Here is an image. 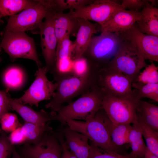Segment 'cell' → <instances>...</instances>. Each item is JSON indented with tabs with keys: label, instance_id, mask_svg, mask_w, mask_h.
Masks as SVG:
<instances>
[{
	"label": "cell",
	"instance_id": "6da1fadb",
	"mask_svg": "<svg viewBox=\"0 0 158 158\" xmlns=\"http://www.w3.org/2000/svg\"><path fill=\"white\" fill-rule=\"evenodd\" d=\"M97 74L98 72L95 71L82 76L72 73L70 75V73L63 75L64 76L62 78L59 75H55L57 87L54 96L45 107L57 113L63 104L70 102L78 95L95 85Z\"/></svg>",
	"mask_w": 158,
	"mask_h": 158
},
{
	"label": "cell",
	"instance_id": "7a4b0ae2",
	"mask_svg": "<svg viewBox=\"0 0 158 158\" xmlns=\"http://www.w3.org/2000/svg\"><path fill=\"white\" fill-rule=\"evenodd\" d=\"M104 94L96 84L75 101L62 106L56 113L55 120L62 126L67 120H81L86 121L93 118L97 112L102 108Z\"/></svg>",
	"mask_w": 158,
	"mask_h": 158
},
{
	"label": "cell",
	"instance_id": "3957f363",
	"mask_svg": "<svg viewBox=\"0 0 158 158\" xmlns=\"http://www.w3.org/2000/svg\"><path fill=\"white\" fill-rule=\"evenodd\" d=\"M103 109L98 111L92 118L86 121L67 120L65 125L70 129L86 137L94 145L103 150L118 153L119 147L113 142L104 123Z\"/></svg>",
	"mask_w": 158,
	"mask_h": 158
},
{
	"label": "cell",
	"instance_id": "277c9868",
	"mask_svg": "<svg viewBox=\"0 0 158 158\" xmlns=\"http://www.w3.org/2000/svg\"><path fill=\"white\" fill-rule=\"evenodd\" d=\"M101 32L100 35L92 37L85 53L90 65L99 70L106 67L113 58L122 40L118 33Z\"/></svg>",
	"mask_w": 158,
	"mask_h": 158
},
{
	"label": "cell",
	"instance_id": "5b68a950",
	"mask_svg": "<svg viewBox=\"0 0 158 158\" xmlns=\"http://www.w3.org/2000/svg\"><path fill=\"white\" fill-rule=\"evenodd\" d=\"M121 37L116 53L106 66L121 72L135 82L141 69L147 65L135 46Z\"/></svg>",
	"mask_w": 158,
	"mask_h": 158
},
{
	"label": "cell",
	"instance_id": "8992f818",
	"mask_svg": "<svg viewBox=\"0 0 158 158\" xmlns=\"http://www.w3.org/2000/svg\"><path fill=\"white\" fill-rule=\"evenodd\" d=\"M47 1L36 0L19 13L9 16L4 31L25 32L39 29L43 20L51 11Z\"/></svg>",
	"mask_w": 158,
	"mask_h": 158
},
{
	"label": "cell",
	"instance_id": "52a82bcc",
	"mask_svg": "<svg viewBox=\"0 0 158 158\" xmlns=\"http://www.w3.org/2000/svg\"><path fill=\"white\" fill-rule=\"evenodd\" d=\"M0 48L11 58L32 60L36 62L38 67H41V63L34 40L25 32L4 31Z\"/></svg>",
	"mask_w": 158,
	"mask_h": 158
},
{
	"label": "cell",
	"instance_id": "ba28073f",
	"mask_svg": "<svg viewBox=\"0 0 158 158\" xmlns=\"http://www.w3.org/2000/svg\"><path fill=\"white\" fill-rule=\"evenodd\" d=\"M131 80L121 72L106 66L98 72L96 84L105 94L136 99L132 89Z\"/></svg>",
	"mask_w": 158,
	"mask_h": 158
},
{
	"label": "cell",
	"instance_id": "9c48e42d",
	"mask_svg": "<svg viewBox=\"0 0 158 158\" xmlns=\"http://www.w3.org/2000/svg\"><path fill=\"white\" fill-rule=\"evenodd\" d=\"M137 101L104 94L102 108L113 122L130 124L137 120L136 110Z\"/></svg>",
	"mask_w": 158,
	"mask_h": 158
},
{
	"label": "cell",
	"instance_id": "30bf717a",
	"mask_svg": "<svg viewBox=\"0 0 158 158\" xmlns=\"http://www.w3.org/2000/svg\"><path fill=\"white\" fill-rule=\"evenodd\" d=\"M47 72L45 66L38 67L33 83L22 96L15 99L23 104L37 107L40 102L51 99L57 89V83L48 80L46 75Z\"/></svg>",
	"mask_w": 158,
	"mask_h": 158
},
{
	"label": "cell",
	"instance_id": "8fae6325",
	"mask_svg": "<svg viewBox=\"0 0 158 158\" xmlns=\"http://www.w3.org/2000/svg\"><path fill=\"white\" fill-rule=\"evenodd\" d=\"M122 8L121 4L115 0H95L89 4L70 10L69 12L74 18L94 21L102 26Z\"/></svg>",
	"mask_w": 158,
	"mask_h": 158
},
{
	"label": "cell",
	"instance_id": "7c38bea8",
	"mask_svg": "<svg viewBox=\"0 0 158 158\" xmlns=\"http://www.w3.org/2000/svg\"><path fill=\"white\" fill-rule=\"evenodd\" d=\"M62 145L52 129L45 132L37 143L26 142L19 153L23 158H61Z\"/></svg>",
	"mask_w": 158,
	"mask_h": 158
},
{
	"label": "cell",
	"instance_id": "4fadbf2b",
	"mask_svg": "<svg viewBox=\"0 0 158 158\" xmlns=\"http://www.w3.org/2000/svg\"><path fill=\"white\" fill-rule=\"evenodd\" d=\"M39 29L41 46L48 72L54 71L56 59L57 40L54 28L52 11H49L40 25Z\"/></svg>",
	"mask_w": 158,
	"mask_h": 158
},
{
	"label": "cell",
	"instance_id": "5bb4252c",
	"mask_svg": "<svg viewBox=\"0 0 158 158\" xmlns=\"http://www.w3.org/2000/svg\"><path fill=\"white\" fill-rule=\"evenodd\" d=\"M118 33L135 46L145 60L158 62V37L140 32L135 24L127 30Z\"/></svg>",
	"mask_w": 158,
	"mask_h": 158
},
{
	"label": "cell",
	"instance_id": "9a60e30c",
	"mask_svg": "<svg viewBox=\"0 0 158 158\" xmlns=\"http://www.w3.org/2000/svg\"><path fill=\"white\" fill-rule=\"evenodd\" d=\"M141 17V12L121 9L106 23L100 26V31L118 33L125 31L131 28Z\"/></svg>",
	"mask_w": 158,
	"mask_h": 158
},
{
	"label": "cell",
	"instance_id": "2e32d148",
	"mask_svg": "<svg viewBox=\"0 0 158 158\" xmlns=\"http://www.w3.org/2000/svg\"><path fill=\"white\" fill-rule=\"evenodd\" d=\"M77 19L78 24V29L75 40L74 42L73 60L83 56L87 50L93 35L100 31V26L98 23H93L83 19Z\"/></svg>",
	"mask_w": 158,
	"mask_h": 158
},
{
	"label": "cell",
	"instance_id": "e0dca14e",
	"mask_svg": "<svg viewBox=\"0 0 158 158\" xmlns=\"http://www.w3.org/2000/svg\"><path fill=\"white\" fill-rule=\"evenodd\" d=\"M9 103L11 109L16 111L25 122L40 126H45L52 120H55L56 113L48 112L43 109L39 111L20 103L10 97Z\"/></svg>",
	"mask_w": 158,
	"mask_h": 158
},
{
	"label": "cell",
	"instance_id": "ac0fdd59",
	"mask_svg": "<svg viewBox=\"0 0 158 158\" xmlns=\"http://www.w3.org/2000/svg\"><path fill=\"white\" fill-rule=\"evenodd\" d=\"M60 129L68 149L77 158H88L90 145L88 138L67 126Z\"/></svg>",
	"mask_w": 158,
	"mask_h": 158
},
{
	"label": "cell",
	"instance_id": "d6986e66",
	"mask_svg": "<svg viewBox=\"0 0 158 158\" xmlns=\"http://www.w3.org/2000/svg\"><path fill=\"white\" fill-rule=\"evenodd\" d=\"M140 19L135 25L141 32L158 37V9L151 5L141 11Z\"/></svg>",
	"mask_w": 158,
	"mask_h": 158
},
{
	"label": "cell",
	"instance_id": "ffe728a7",
	"mask_svg": "<svg viewBox=\"0 0 158 158\" xmlns=\"http://www.w3.org/2000/svg\"><path fill=\"white\" fill-rule=\"evenodd\" d=\"M54 28L57 43L65 37L70 36L76 27H78L77 18H73L69 12L52 11Z\"/></svg>",
	"mask_w": 158,
	"mask_h": 158
},
{
	"label": "cell",
	"instance_id": "44dd1931",
	"mask_svg": "<svg viewBox=\"0 0 158 158\" xmlns=\"http://www.w3.org/2000/svg\"><path fill=\"white\" fill-rule=\"evenodd\" d=\"M138 121H141L158 131V107L145 101L138 100L136 110Z\"/></svg>",
	"mask_w": 158,
	"mask_h": 158
},
{
	"label": "cell",
	"instance_id": "7402d4cb",
	"mask_svg": "<svg viewBox=\"0 0 158 158\" xmlns=\"http://www.w3.org/2000/svg\"><path fill=\"white\" fill-rule=\"evenodd\" d=\"M103 119L112 141L116 146L119 147L129 143V136L132 127L130 124L114 123L108 118L105 111Z\"/></svg>",
	"mask_w": 158,
	"mask_h": 158
},
{
	"label": "cell",
	"instance_id": "603a6c76",
	"mask_svg": "<svg viewBox=\"0 0 158 158\" xmlns=\"http://www.w3.org/2000/svg\"><path fill=\"white\" fill-rule=\"evenodd\" d=\"M133 124L128 138L132 150L130 153L138 158H144L147 147L143 140L137 120Z\"/></svg>",
	"mask_w": 158,
	"mask_h": 158
},
{
	"label": "cell",
	"instance_id": "cb8c5ba5",
	"mask_svg": "<svg viewBox=\"0 0 158 158\" xmlns=\"http://www.w3.org/2000/svg\"><path fill=\"white\" fill-rule=\"evenodd\" d=\"M25 76L24 71L20 67L12 66L7 68L3 74L2 80L6 89H16L24 84Z\"/></svg>",
	"mask_w": 158,
	"mask_h": 158
},
{
	"label": "cell",
	"instance_id": "d4e9b609",
	"mask_svg": "<svg viewBox=\"0 0 158 158\" xmlns=\"http://www.w3.org/2000/svg\"><path fill=\"white\" fill-rule=\"evenodd\" d=\"M36 0H0V20L16 15L33 4Z\"/></svg>",
	"mask_w": 158,
	"mask_h": 158
},
{
	"label": "cell",
	"instance_id": "484cf974",
	"mask_svg": "<svg viewBox=\"0 0 158 158\" xmlns=\"http://www.w3.org/2000/svg\"><path fill=\"white\" fill-rule=\"evenodd\" d=\"M48 124L45 126H40L25 122L21 128L26 142L32 144L38 142L45 132L52 129Z\"/></svg>",
	"mask_w": 158,
	"mask_h": 158
},
{
	"label": "cell",
	"instance_id": "4316f807",
	"mask_svg": "<svg viewBox=\"0 0 158 158\" xmlns=\"http://www.w3.org/2000/svg\"><path fill=\"white\" fill-rule=\"evenodd\" d=\"M132 87L135 98L138 100L147 98L158 102V83L144 84L135 82L132 83Z\"/></svg>",
	"mask_w": 158,
	"mask_h": 158
},
{
	"label": "cell",
	"instance_id": "83f0119b",
	"mask_svg": "<svg viewBox=\"0 0 158 158\" xmlns=\"http://www.w3.org/2000/svg\"><path fill=\"white\" fill-rule=\"evenodd\" d=\"M138 124L149 150L158 157V131H155L144 123L138 121Z\"/></svg>",
	"mask_w": 158,
	"mask_h": 158
},
{
	"label": "cell",
	"instance_id": "f1b7e54d",
	"mask_svg": "<svg viewBox=\"0 0 158 158\" xmlns=\"http://www.w3.org/2000/svg\"><path fill=\"white\" fill-rule=\"evenodd\" d=\"M92 0H52V10L56 12H63L66 9L74 10L92 3Z\"/></svg>",
	"mask_w": 158,
	"mask_h": 158
},
{
	"label": "cell",
	"instance_id": "f546056e",
	"mask_svg": "<svg viewBox=\"0 0 158 158\" xmlns=\"http://www.w3.org/2000/svg\"><path fill=\"white\" fill-rule=\"evenodd\" d=\"M70 36H66L57 43L56 61L68 58H72L75 48L74 42L70 39Z\"/></svg>",
	"mask_w": 158,
	"mask_h": 158
},
{
	"label": "cell",
	"instance_id": "4dcf8cb0",
	"mask_svg": "<svg viewBox=\"0 0 158 158\" xmlns=\"http://www.w3.org/2000/svg\"><path fill=\"white\" fill-rule=\"evenodd\" d=\"M135 82L144 84L158 83V67L153 62L140 72Z\"/></svg>",
	"mask_w": 158,
	"mask_h": 158
},
{
	"label": "cell",
	"instance_id": "1f68e13d",
	"mask_svg": "<svg viewBox=\"0 0 158 158\" xmlns=\"http://www.w3.org/2000/svg\"><path fill=\"white\" fill-rule=\"evenodd\" d=\"M88 158H138L130 153L122 155L118 153L106 151L95 146L91 143Z\"/></svg>",
	"mask_w": 158,
	"mask_h": 158
},
{
	"label": "cell",
	"instance_id": "d6a6232c",
	"mask_svg": "<svg viewBox=\"0 0 158 158\" xmlns=\"http://www.w3.org/2000/svg\"><path fill=\"white\" fill-rule=\"evenodd\" d=\"M98 70L91 66L86 58L82 56L73 60L72 73L78 76H84L90 73Z\"/></svg>",
	"mask_w": 158,
	"mask_h": 158
},
{
	"label": "cell",
	"instance_id": "836d02e7",
	"mask_svg": "<svg viewBox=\"0 0 158 158\" xmlns=\"http://www.w3.org/2000/svg\"><path fill=\"white\" fill-rule=\"evenodd\" d=\"M0 124L4 132H11L21 125L19 123L17 116L14 114L7 112L1 116Z\"/></svg>",
	"mask_w": 158,
	"mask_h": 158
},
{
	"label": "cell",
	"instance_id": "e575fe53",
	"mask_svg": "<svg viewBox=\"0 0 158 158\" xmlns=\"http://www.w3.org/2000/svg\"><path fill=\"white\" fill-rule=\"evenodd\" d=\"M73 62L71 57L56 60L53 73L54 75H62L72 73Z\"/></svg>",
	"mask_w": 158,
	"mask_h": 158
},
{
	"label": "cell",
	"instance_id": "d590c367",
	"mask_svg": "<svg viewBox=\"0 0 158 158\" xmlns=\"http://www.w3.org/2000/svg\"><path fill=\"white\" fill-rule=\"evenodd\" d=\"M14 147L5 132L2 131L0 135V158H11Z\"/></svg>",
	"mask_w": 158,
	"mask_h": 158
},
{
	"label": "cell",
	"instance_id": "8d00e7d4",
	"mask_svg": "<svg viewBox=\"0 0 158 158\" xmlns=\"http://www.w3.org/2000/svg\"><path fill=\"white\" fill-rule=\"evenodd\" d=\"M120 4L124 9L128 8L129 10L137 12H141L148 5L153 6L151 0H123Z\"/></svg>",
	"mask_w": 158,
	"mask_h": 158
},
{
	"label": "cell",
	"instance_id": "74e56055",
	"mask_svg": "<svg viewBox=\"0 0 158 158\" xmlns=\"http://www.w3.org/2000/svg\"><path fill=\"white\" fill-rule=\"evenodd\" d=\"M9 90H0V121L1 116L11 109L9 99L10 97Z\"/></svg>",
	"mask_w": 158,
	"mask_h": 158
},
{
	"label": "cell",
	"instance_id": "f35d334b",
	"mask_svg": "<svg viewBox=\"0 0 158 158\" xmlns=\"http://www.w3.org/2000/svg\"><path fill=\"white\" fill-rule=\"evenodd\" d=\"M21 127L11 132L8 137L10 142L13 145L26 142V138L22 132Z\"/></svg>",
	"mask_w": 158,
	"mask_h": 158
},
{
	"label": "cell",
	"instance_id": "ab89813d",
	"mask_svg": "<svg viewBox=\"0 0 158 158\" xmlns=\"http://www.w3.org/2000/svg\"><path fill=\"white\" fill-rule=\"evenodd\" d=\"M55 133L62 145V152L61 158H77L67 148L65 142L63 134L61 130L60 129L58 132H55Z\"/></svg>",
	"mask_w": 158,
	"mask_h": 158
},
{
	"label": "cell",
	"instance_id": "60d3db41",
	"mask_svg": "<svg viewBox=\"0 0 158 158\" xmlns=\"http://www.w3.org/2000/svg\"><path fill=\"white\" fill-rule=\"evenodd\" d=\"M144 158H158V157L150 151L147 147Z\"/></svg>",
	"mask_w": 158,
	"mask_h": 158
},
{
	"label": "cell",
	"instance_id": "b9f144b4",
	"mask_svg": "<svg viewBox=\"0 0 158 158\" xmlns=\"http://www.w3.org/2000/svg\"><path fill=\"white\" fill-rule=\"evenodd\" d=\"M11 158H21L20 156L16 151L15 147L13 149Z\"/></svg>",
	"mask_w": 158,
	"mask_h": 158
},
{
	"label": "cell",
	"instance_id": "7bdbcfd3",
	"mask_svg": "<svg viewBox=\"0 0 158 158\" xmlns=\"http://www.w3.org/2000/svg\"><path fill=\"white\" fill-rule=\"evenodd\" d=\"M1 48H0V51H1ZM1 58H0V61H1Z\"/></svg>",
	"mask_w": 158,
	"mask_h": 158
},
{
	"label": "cell",
	"instance_id": "ee69618b",
	"mask_svg": "<svg viewBox=\"0 0 158 158\" xmlns=\"http://www.w3.org/2000/svg\"><path fill=\"white\" fill-rule=\"evenodd\" d=\"M2 22H1V20H0V23H1Z\"/></svg>",
	"mask_w": 158,
	"mask_h": 158
},
{
	"label": "cell",
	"instance_id": "f6af8a7d",
	"mask_svg": "<svg viewBox=\"0 0 158 158\" xmlns=\"http://www.w3.org/2000/svg\"><path fill=\"white\" fill-rule=\"evenodd\" d=\"M21 157V158H22Z\"/></svg>",
	"mask_w": 158,
	"mask_h": 158
}]
</instances>
